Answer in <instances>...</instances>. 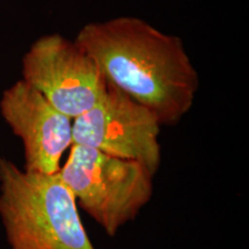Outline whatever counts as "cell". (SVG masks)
<instances>
[{
	"label": "cell",
	"instance_id": "obj_1",
	"mask_svg": "<svg viewBox=\"0 0 249 249\" xmlns=\"http://www.w3.org/2000/svg\"><path fill=\"white\" fill-rule=\"evenodd\" d=\"M75 42L97 62L108 82L172 126L186 116L200 76L182 39L143 18L118 17L81 28Z\"/></svg>",
	"mask_w": 249,
	"mask_h": 249
},
{
	"label": "cell",
	"instance_id": "obj_2",
	"mask_svg": "<svg viewBox=\"0 0 249 249\" xmlns=\"http://www.w3.org/2000/svg\"><path fill=\"white\" fill-rule=\"evenodd\" d=\"M0 217L11 249H95L59 173L28 172L0 157Z\"/></svg>",
	"mask_w": 249,
	"mask_h": 249
},
{
	"label": "cell",
	"instance_id": "obj_3",
	"mask_svg": "<svg viewBox=\"0 0 249 249\" xmlns=\"http://www.w3.org/2000/svg\"><path fill=\"white\" fill-rule=\"evenodd\" d=\"M77 207L114 236L132 222L154 194V176L144 165L85 145L71 144L59 170Z\"/></svg>",
	"mask_w": 249,
	"mask_h": 249
},
{
	"label": "cell",
	"instance_id": "obj_4",
	"mask_svg": "<svg viewBox=\"0 0 249 249\" xmlns=\"http://www.w3.org/2000/svg\"><path fill=\"white\" fill-rule=\"evenodd\" d=\"M22 80L71 120L97 104L107 83L95 59L60 34L40 36L30 45Z\"/></svg>",
	"mask_w": 249,
	"mask_h": 249
},
{
	"label": "cell",
	"instance_id": "obj_5",
	"mask_svg": "<svg viewBox=\"0 0 249 249\" xmlns=\"http://www.w3.org/2000/svg\"><path fill=\"white\" fill-rule=\"evenodd\" d=\"M160 126L150 110L107 81L97 104L73 119V144L139 161L155 174L161 160Z\"/></svg>",
	"mask_w": 249,
	"mask_h": 249
},
{
	"label": "cell",
	"instance_id": "obj_6",
	"mask_svg": "<svg viewBox=\"0 0 249 249\" xmlns=\"http://www.w3.org/2000/svg\"><path fill=\"white\" fill-rule=\"evenodd\" d=\"M0 112L23 143L24 170L58 173L61 157L73 144V120L23 80L2 92Z\"/></svg>",
	"mask_w": 249,
	"mask_h": 249
}]
</instances>
